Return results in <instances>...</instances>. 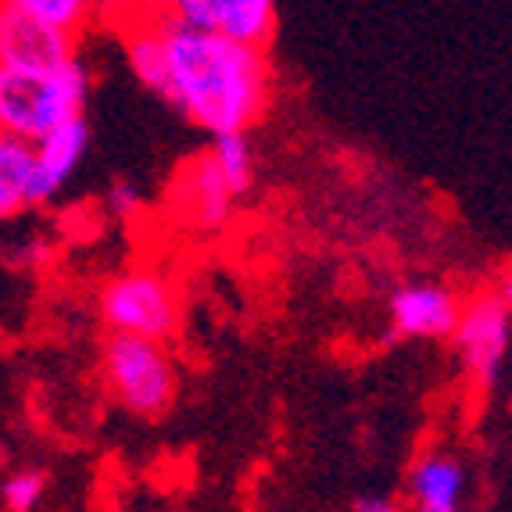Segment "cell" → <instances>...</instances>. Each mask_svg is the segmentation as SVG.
Here are the masks:
<instances>
[{"instance_id": "cell-1", "label": "cell", "mask_w": 512, "mask_h": 512, "mask_svg": "<svg viewBox=\"0 0 512 512\" xmlns=\"http://www.w3.org/2000/svg\"><path fill=\"white\" fill-rule=\"evenodd\" d=\"M137 83L205 133H248L273 104L265 47L154 18L119 29Z\"/></svg>"}, {"instance_id": "cell-2", "label": "cell", "mask_w": 512, "mask_h": 512, "mask_svg": "<svg viewBox=\"0 0 512 512\" xmlns=\"http://www.w3.org/2000/svg\"><path fill=\"white\" fill-rule=\"evenodd\" d=\"M90 97V69L72 58L54 69L0 65V133L36 144L61 122L83 115Z\"/></svg>"}, {"instance_id": "cell-3", "label": "cell", "mask_w": 512, "mask_h": 512, "mask_svg": "<svg viewBox=\"0 0 512 512\" xmlns=\"http://www.w3.org/2000/svg\"><path fill=\"white\" fill-rule=\"evenodd\" d=\"M97 373L108 398L133 419H158L180 398V366L165 341L104 333Z\"/></svg>"}, {"instance_id": "cell-4", "label": "cell", "mask_w": 512, "mask_h": 512, "mask_svg": "<svg viewBox=\"0 0 512 512\" xmlns=\"http://www.w3.org/2000/svg\"><path fill=\"white\" fill-rule=\"evenodd\" d=\"M448 341H452L466 387L477 398L495 394L509 376L512 362V305L495 287L466 294L459 323H455Z\"/></svg>"}, {"instance_id": "cell-5", "label": "cell", "mask_w": 512, "mask_h": 512, "mask_svg": "<svg viewBox=\"0 0 512 512\" xmlns=\"http://www.w3.org/2000/svg\"><path fill=\"white\" fill-rule=\"evenodd\" d=\"M97 312L108 333H133L165 344L176 337L183 319L176 283L154 265H133L111 276L97 294Z\"/></svg>"}, {"instance_id": "cell-6", "label": "cell", "mask_w": 512, "mask_h": 512, "mask_svg": "<svg viewBox=\"0 0 512 512\" xmlns=\"http://www.w3.org/2000/svg\"><path fill=\"white\" fill-rule=\"evenodd\" d=\"M165 201H169L172 219L180 222L183 230L222 233L237 215L240 194L226 183V176L219 172V165L212 162V154L205 147L176 169Z\"/></svg>"}, {"instance_id": "cell-7", "label": "cell", "mask_w": 512, "mask_h": 512, "mask_svg": "<svg viewBox=\"0 0 512 512\" xmlns=\"http://www.w3.org/2000/svg\"><path fill=\"white\" fill-rule=\"evenodd\" d=\"M462 294L441 280H409L387 298L394 341H448L459 323Z\"/></svg>"}, {"instance_id": "cell-8", "label": "cell", "mask_w": 512, "mask_h": 512, "mask_svg": "<svg viewBox=\"0 0 512 512\" xmlns=\"http://www.w3.org/2000/svg\"><path fill=\"white\" fill-rule=\"evenodd\" d=\"M470 462L448 444H427L405 470L409 512H466Z\"/></svg>"}, {"instance_id": "cell-9", "label": "cell", "mask_w": 512, "mask_h": 512, "mask_svg": "<svg viewBox=\"0 0 512 512\" xmlns=\"http://www.w3.org/2000/svg\"><path fill=\"white\" fill-rule=\"evenodd\" d=\"M79 36L36 22L22 11L0 8V65H26V69H54L76 58Z\"/></svg>"}, {"instance_id": "cell-10", "label": "cell", "mask_w": 512, "mask_h": 512, "mask_svg": "<svg viewBox=\"0 0 512 512\" xmlns=\"http://www.w3.org/2000/svg\"><path fill=\"white\" fill-rule=\"evenodd\" d=\"M86 151H90V122L86 115L61 122L58 129H51L47 137H40L33 144L36 169H33V194H29V208L51 205L61 194V187L76 176V169L83 165Z\"/></svg>"}, {"instance_id": "cell-11", "label": "cell", "mask_w": 512, "mask_h": 512, "mask_svg": "<svg viewBox=\"0 0 512 512\" xmlns=\"http://www.w3.org/2000/svg\"><path fill=\"white\" fill-rule=\"evenodd\" d=\"M212 4L215 33L251 47H269L276 29V0H212Z\"/></svg>"}, {"instance_id": "cell-12", "label": "cell", "mask_w": 512, "mask_h": 512, "mask_svg": "<svg viewBox=\"0 0 512 512\" xmlns=\"http://www.w3.org/2000/svg\"><path fill=\"white\" fill-rule=\"evenodd\" d=\"M0 8L22 11L72 36H83L97 22V0H0Z\"/></svg>"}, {"instance_id": "cell-13", "label": "cell", "mask_w": 512, "mask_h": 512, "mask_svg": "<svg viewBox=\"0 0 512 512\" xmlns=\"http://www.w3.org/2000/svg\"><path fill=\"white\" fill-rule=\"evenodd\" d=\"M208 154L237 194H244L255 183V151H251L248 133H215Z\"/></svg>"}, {"instance_id": "cell-14", "label": "cell", "mask_w": 512, "mask_h": 512, "mask_svg": "<svg viewBox=\"0 0 512 512\" xmlns=\"http://www.w3.org/2000/svg\"><path fill=\"white\" fill-rule=\"evenodd\" d=\"M33 169H36L33 144L0 133V180L18 197L22 212L29 208V194H33Z\"/></svg>"}, {"instance_id": "cell-15", "label": "cell", "mask_w": 512, "mask_h": 512, "mask_svg": "<svg viewBox=\"0 0 512 512\" xmlns=\"http://www.w3.org/2000/svg\"><path fill=\"white\" fill-rule=\"evenodd\" d=\"M47 491H51V480L43 477V470H15L4 477V484H0V505L8 512H36L43 505V498H47Z\"/></svg>"}, {"instance_id": "cell-16", "label": "cell", "mask_w": 512, "mask_h": 512, "mask_svg": "<svg viewBox=\"0 0 512 512\" xmlns=\"http://www.w3.org/2000/svg\"><path fill=\"white\" fill-rule=\"evenodd\" d=\"M172 0H97V22L111 26L115 33L137 22H154L169 15Z\"/></svg>"}, {"instance_id": "cell-17", "label": "cell", "mask_w": 512, "mask_h": 512, "mask_svg": "<svg viewBox=\"0 0 512 512\" xmlns=\"http://www.w3.org/2000/svg\"><path fill=\"white\" fill-rule=\"evenodd\" d=\"M104 208H108L111 219L129 222V219H137V215L144 212L147 201H144V194H140L137 183L119 180V183H111L108 194H104Z\"/></svg>"}, {"instance_id": "cell-18", "label": "cell", "mask_w": 512, "mask_h": 512, "mask_svg": "<svg viewBox=\"0 0 512 512\" xmlns=\"http://www.w3.org/2000/svg\"><path fill=\"white\" fill-rule=\"evenodd\" d=\"M348 512H405V509L387 495H362V498L351 502Z\"/></svg>"}, {"instance_id": "cell-19", "label": "cell", "mask_w": 512, "mask_h": 512, "mask_svg": "<svg viewBox=\"0 0 512 512\" xmlns=\"http://www.w3.org/2000/svg\"><path fill=\"white\" fill-rule=\"evenodd\" d=\"M18 212H22V205H18V197L11 194L8 187H4V180H0V222L11 219V215H18Z\"/></svg>"}, {"instance_id": "cell-20", "label": "cell", "mask_w": 512, "mask_h": 512, "mask_svg": "<svg viewBox=\"0 0 512 512\" xmlns=\"http://www.w3.org/2000/svg\"><path fill=\"white\" fill-rule=\"evenodd\" d=\"M495 291L502 294V298H505V301H509V305H512V258H509V262L502 265V273H498V283H495Z\"/></svg>"}, {"instance_id": "cell-21", "label": "cell", "mask_w": 512, "mask_h": 512, "mask_svg": "<svg viewBox=\"0 0 512 512\" xmlns=\"http://www.w3.org/2000/svg\"><path fill=\"white\" fill-rule=\"evenodd\" d=\"M505 405H509V412H512V369H509V376H505Z\"/></svg>"}]
</instances>
